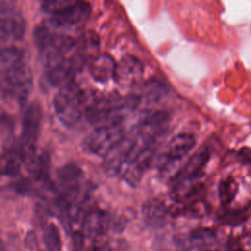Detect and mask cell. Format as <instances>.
Returning a JSON list of instances; mask_svg holds the SVG:
<instances>
[{
    "instance_id": "obj_22",
    "label": "cell",
    "mask_w": 251,
    "mask_h": 251,
    "mask_svg": "<svg viewBox=\"0 0 251 251\" xmlns=\"http://www.w3.org/2000/svg\"><path fill=\"white\" fill-rule=\"evenodd\" d=\"M46 243L53 251H59L61 248V239L58 227L54 224H50L45 229Z\"/></svg>"
},
{
    "instance_id": "obj_27",
    "label": "cell",
    "mask_w": 251,
    "mask_h": 251,
    "mask_svg": "<svg viewBox=\"0 0 251 251\" xmlns=\"http://www.w3.org/2000/svg\"><path fill=\"white\" fill-rule=\"evenodd\" d=\"M83 246V235L80 232H75L74 234V247L75 250L79 251Z\"/></svg>"
},
{
    "instance_id": "obj_2",
    "label": "cell",
    "mask_w": 251,
    "mask_h": 251,
    "mask_svg": "<svg viewBox=\"0 0 251 251\" xmlns=\"http://www.w3.org/2000/svg\"><path fill=\"white\" fill-rule=\"evenodd\" d=\"M34 41L47 69L65 60L66 55L69 54L76 44L72 36L51 31L45 25L36 28Z\"/></svg>"
},
{
    "instance_id": "obj_21",
    "label": "cell",
    "mask_w": 251,
    "mask_h": 251,
    "mask_svg": "<svg viewBox=\"0 0 251 251\" xmlns=\"http://www.w3.org/2000/svg\"><path fill=\"white\" fill-rule=\"evenodd\" d=\"M249 213L247 210H233L227 211L220 217V221L225 225L236 226L247 220Z\"/></svg>"
},
{
    "instance_id": "obj_11",
    "label": "cell",
    "mask_w": 251,
    "mask_h": 251,
    "mask_svg": "<svg viewBox=\"0 0 251 251\" xmlns=\"http://www.w3.org/2000/svg\"><path fill=\"white\" fill-rule=\"evenodd\" d=\"M78 61L75 58H66L57 65L48 68L46 72V80L52 86H60L73 81V77L78 69Z\"/></svg>"
},
{
    "instance_id": "obj_8",
    "label": "cell",
    "mask_w": 251,
    "mask_h": 251,
    "mask_svg": "<svg viewBox=\"0 0 251 251\" xmlns=\"http://www.w3.org/2000/svg\"><path fill=\"white\" fill-rule=\"evenodd\" d=\"M91 7L86 2L75 1L62 11L50 16V23L56 27H68L84 22L90 15Z\"/></svg>"
},
{
    "instance_id": "obj_18",
    "label": "cell",
    "mask_w": 251,
    "mask_h": 251,
    "mask_svg": "<svg viewBox=\"0 0 251 251\" xmlns=\"http://www.w3.org/2000/svg\"><path fill=\"white\" fill-rule=\"evenodd\" d=\"M167 94V86L158 79H150L142 87V96L148 102H158Z\"/></svg>"
},
{
    "instance_id": "obj_6",
    "label": "cell",
    "mask_w": 251,
    "mask_h": 251,
    "mask_svg": "<svg viewBox=\"0 0 251 251\" xmlns=\"http://www.w3.org/2000/svg\"><path fill=\"white\" fill-rule=\"evenodd\" d=\"M170 122V116L167 112L156 111L148 113L141 120L137 137L146 145H154L156 139L165 132Z\"/></svg>"
},
{
    "instance_id": "obj_28",
    "label": "cell",
    "mask_w": 251,
    "mask_h": 251,
    "mask_svg": "<svg viewBox=\"0 0 251 251\" xmlns=\"http://www.w3.org/2000/svg\"><path fill=\"white\" fill-rule=\"evenodd\" d=\"M195 251H212L210 249H199V250H195Z\"/></svg>"
},
{
    "instance_id": "obj_15",
    "label": "cell",
    "mask_w": 251,
    "mask_h": 251,
    "mask_svg": "<svg viewBox=\"0 0 251 251\" xmlns=\"http://www.w3.org/2000/svg\"><path fill=\"white\" fill-rule=\"evenodd\" d=\"M58 178L65 190L78 188L82 178V170L75 164H66L59 169Z\"/></svg>"
},
{
    "instance_id": "obj_13",
    "label": "cell",
    "mask_w": 251,
    "mask_h": 251,
    "mask_svg": "<svg viewBox=\"0 0 251 251\" xmlns=\"http://www.w3.org/2000/svg\"><path fill=\"white\" fill-rule=\"evenodd\" d=\"M210 159V151L208 148H201L193 154L183 168L176 174V179L177 183L187 179L197 177L203 168L206 166Z\"/></svg>"
},
{
    "instance_id": "obj_1",
    "label": "cell",
    "mask_w": 251,
    "mask_h": 251,
    "mask_svg": "<svg viewBox=\"0 0 251 251\" xmlns=\"http://www.w3.org/2000/svg\"><path fill=\"white\" fill-rule=\"evenodd\" d=\"M93 99L73 81L61 87L54 97V109L60 122L72 126L78 123Z\"/></svg>"
},
{
    "instance_id": "obj_9",
    "label": "cell",
    "mask_w": 251,
    "mask_h": 251,
    "mask_svg": "<svg viewBox=\"0 0 251 251\" xmlns=\"http://www.w3.org/2000/svg\"><path fill=\"white\" fill-rule=\"evenodd\" d=\"M154 153V145L142 147L123 169L122 174L124 179L131 185H136L139 182L143 172L149 167Z\"/></svg>"
},
{
    "instance_id": "obj_25",
    "label": "cell",
    "mask_w": 251,
    "mask_h": 251,
    "mask_svg": "<svg viewBox=\"0 0 251 251\" xmlns=\"http://www.w3.org/2000/svg\"><path fill=\"white\" fill-rule=\"evenodd\" d=\"M208 210V206L203 201H196L190 205L188 208V214L194 216V217H201L205 215V213Z\"/></svg>"
},
{
    "instance_id": "obj_10",
    "label": "cell",
    "mask_w": 251,
    "mask_h": 251,
    "mask_svg": "<svg viewBox=\"0 0 251 251\" xmlns=\"http://www.w3.org/2000/svg\"><path fill=\"white\" fill-rule=\"evenodd\" d=\"M142 73L141 62L132 55H126L117 63L114 79L121 86L128 87L140 80Z\"/></svg>"
},
{
    "instance_id": "obj_23",
    "label": "cell",
    "mask_w": 251,
    "mask_h": 251,
    "mask_svg": "<svg viewBox=\"0 0 251 251\" xmlns=\"http://www.w3.org/2000/svg\"><path fill=\"white\" fill-rule=\"evenodd\" d=\"M75 1L71 0H50V1H45L42 4V10L46 12L47 14L54 15L63 9L67 8L71 4H73Z\"/></svg>"
},
{
    "instance_id": "obj_20",
    "label": "cell",
    "mask_w": 251,
    "mask_h": 251,
    "mask_svg": "<svg viewBox=\"0 0 251 251\" xmlns=\"http://www.w3.org/2000/svg\"><path fill=\"white\" fill-rule=\"evenodd\" d=\"M237 192V183L232 177L221 180L219 184V197L223 205L229 204Z\"/></svg>"
},
{
    "instance_id": "obj_5",
    "label": "cell",
    "mask_w": 251,
    "mask_h": 251,
    "mask_svg": "<svg viewBox=\"0 0 251 251\" xmlns=\"http://www.w3.org/2000/svg\"><path fill=\"white\" fill-rule=\"evenodd\" d=\"M42 122V111L37 103H31L25 110L22 123V135L19 155L27 164L36 153V142Z\"/></svg>"
},
{
    "instance_id": "obj_17",
    "label": "cell",
    "mask_w": 251,
    "mask_h": 251,
    "mask_svg": "<svg viewBox=\"0 0 251 251\" xmlns=\"http://www.w3.org/2000/svg\"><path fill=\"white\" fill-rule=\"evenodd\" d=\"M109 225L108 216L106 213L94 210L87 214L84 218V228L92 234H102L107 230Z\"/></svg>"
},
{
    "instance_id": "obj_24",
    "label": "cell",
    "mask_w": 251,
    "mask_h": 251,
    "mask_svg": "<svg viewBox=\"0 0 251 251\" xmlns=\"http://www.w3.org/2000/svg\"><path fill=\"white\" fill-rule=\"evenodd\" d=\"M190 237L196 241H211L215 239L216 233L213 229L208 227H200L191 231Z\"/></svg>"
},
{
    "instance_id": "obj_26",
    "label": "cell",
    "mask_w": 251,
    "mask_h": 251,
    "mask_svg": "<svg viewBox=\"0 0 251 251\" xmlns=\"http://www.w3.org/2000/svg\"><path fill=\"white\" fill-rule=\"evenodd\" d=\"M237 160L241 164H250L251 163V148L242 147L237 152Z\"/></svg>"
},
{
    "instance_id": "obj_19",
    "label": "cell",
    "mask_w": 251,
    "mask_h": 251,
    "mask_svg": "<svg viewBox=\"0 0 251 251\" xmlns=\"http://www.w3.org/2000/svg\"><path fill=\"white\" fill-rule=\"evenodd\" d=\"M21 162H23V160L19 153L7 155L0 162V173L8 176H17L21 170Z\"/></svg>"
},
{
    "instance_id": "obj_16",
    "label": "cell",
    "mask_w": 251,
    "mask_h": 251,
    "mask_svg": "<svg viewBox=\"0 0 251 251\" xmlns=\"http://www.w3.org/2000/svg\"><path fill=\"white\" fill-rule=\"evenodd\" d=\"M144 219L154 226H160L165 223L167 210L165 205L159 200H150L142 208Z\"/></svg>"
},
{
    "instance_id": "obj_7",
    "label": "cell",
    "mask_w": 251,
    "mask_h": 251,
    "mask_svg": "<svg viewBox=\"0 0 251 251\" xmlns=\"http://www.w3.org/2000/svg\"><path fill=\"white\" fill-rule=\"evenodd\" d=\"M25 31L24 18L6 3L0 2V42L21 39Z\"/></svg>"
},
{
    "instance_id": "obj_4",
    "label": "cell",
    "mask_w": 251,
    "mask_h": 251,
    "mask_svg": "<svg viewBox=\"0 0 251 251\" xmlns=\"http://www.w3.org/2000/svg\"><path fill=\"white\" fill-rule=\"evenodd\" d=\"M125 137L121 123L98 126L83 140V148L89 154L106 158Z\"/></svg>"
},
{
    "instance_id": "obj_12",
    "label": "cell",
    "mask_w": 251,
    "mask_h": 251,
    "mask_svg": "<svg viewBox=\"0 0 251 251\" xmlns=\"http://www.w3.org/2000/svg\"><path fill=\"white\" fill-rule=\"evenodd\" d=\"M195 145V137L190 133H179L173 137L170 141L167 152L164 156V161L162 162V167L165 168L171 163L177 162L185 157L188 152Z\"/></svg>"
},
{
    "instance_id": "obj_14",
    "label": "cell",
    "mask_w": 251,
    "mask_h": 251,
    "mask_svg": "<svg viewBox=\"0 0 251 251\" xmlns=\"http://www.w3.org/2000/svg\"><path fill=\"white\" fill-rule=\"evenodd\" d=\"M117 63L108 55L103 54L92 60L89 66L91 76L98 82H107L115 78Z\"/></svg>"
},
{
    "instance_id": "obj_3",
    "label": "cell",
    "mask_w": 251,
    "mask_h": 251,
    "mask_svg": "<svg viewBox=\"0 0 251 251\" xmlns=\"http://www.w3.org/2000/svg\"><path fill=\"white\" fill-rule=\"evenodd\" d=\"M32 78L30 67L21 60L0 72V88L7 97L24 105L32 88Z\"/></svg>"
}]
</instances>
